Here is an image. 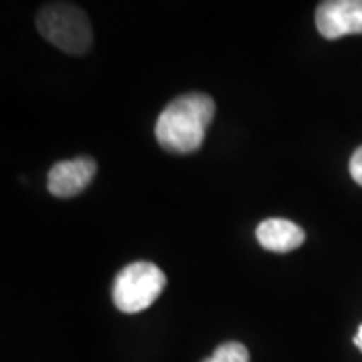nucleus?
Segmentation results:
<instances>
[{
  "instance_id": "obj_1",
  "label": "nucleus",
  "mask_w": 362,
  "mask_h": 362,
  "mask_svg": "<svg viewBox=\"0 0 362 362\" xmlns=\"http://www.w3.org/2000/svg\"><path fill=\"white\" fill-rule=\"evenodd\" d=\"M216 115V103L206 93H185L161 111L156 123L157 143L177 156L197 151L206 139L207 125Z\"/></svg>"
},
{
  "instance_id": "obj_2",
  "label": "nucleus",
  "mask_w": 362,
  "mask_h": 362,
  "mask_svg": "<svg viewBox=\"0 0 362 362\" xmlns=\"http://www.w3.org/2000/svg\"><path fill=\"white\" fill-rule=\"evenodd\" d=\"M39 33L69 54H83L90 49L93 30L85 13L73 4H47L37 14Z\"/></svg>"
},
{
  "instance_id": "obj_3",
  "label": "nucleus",
  "mask_w": 362,
  "mask_h": 362,
  "mask_svg": "<svg viewBox=\"0 0 362 362\" xmlns=\"http://www.w3.org/2000/svg\"><path fill=\"white\" fill-rule=\"evenodd\" d=\"M168 284L165 274L151 262H133L117 274L113 302L125 314L147 310Z\"/></svg>"
},
{
  "instance_id": "obj_4",
  "label": "nucleus",
  "mask_w": 362,
  "mask_h": 362,
  "mask_svg": "<svg viewBox=\"0 0 362 362\" xmlns=\"http://www.w3.org/2000/svg\"><path fill=\"white\" fill-rule=\"evenodd\" d=\"M316 28L328 40L362 35V0H326L318 4Z\"/></svg>"
},
{
  "instance_id": "obj_5",
  "label": "nucleus",
  "mask_w": 362,
  "mask_h": 362,
  "mask_svg": "<svg viewBox=\"0 0 362 362\" xmlns=\"http://www.w3.org/2000/svg\"><path fill=\"white\" fill-rule=\"evenodd\" d=\"M97 163L90 157H75L54 163L49 171V192L57 197H73L87 189L90 180L95 177Z\"/></svg>"
},
{
  "instance_id": "obj_6",
  "label": "nucleus",
  "mask_w": 362,
  "mask_h": 362,
  "mask_svg": "<svg viewBox=\"0 0 362 362\" xmlns=\"http://www.w3.org/2000/svg\"><path fill=\"white\" fill-rule=\"evenodd\" d=\"M256 238L264 250L286 254V252H292L302 246L306 233L294 221L284 220V218H270V220H264L259 223L256 230Z\"/></svg>"
},
{
  "instance_id": "obj_7",
  "label": "nucleus",
  "mask_w": 362,
  "mask_h": 362,
  "mask_svg": "<svg viewBox=\"0 0 362 362\" xmlns=\"http://www.w3.org/2000/svg\"><path fill=\"white\" fill-rule=\"evenodd\" d=\"M202 362H250V352L240 342H223L209 358Z\"/></svg>"
},
{
  "instance_id": "obj_8",
  "label": "nucleus",
  "mask_w": 362,
  "mask_h": 362,
  "mask_svg": "<svg viewBox=\"0 0 362 362\" xmlns=\"http://www.w3.org/2000/svg\"><path fill=\"white\" fill-rule=\"evenodd\" d=\"M350 175L358 185H362V147H358L350 157Z\"/></svg>"
},
{
  "instance_id": "obj_9",
  "label": "nucleus",
  "mask_w": 362,
  "mask_h": 362,
  "mask_svg": "<svg viewBox=\"0 0 362 362\" xmlns=\"http://www.w3.org/2000/svg\"><path fill=\"white\" fill-rule=\"evenodd\" d=\"M354 344L362 350V324L361 328H358V332H356V337H354Z\"/></svg>"
}]
</instances>
